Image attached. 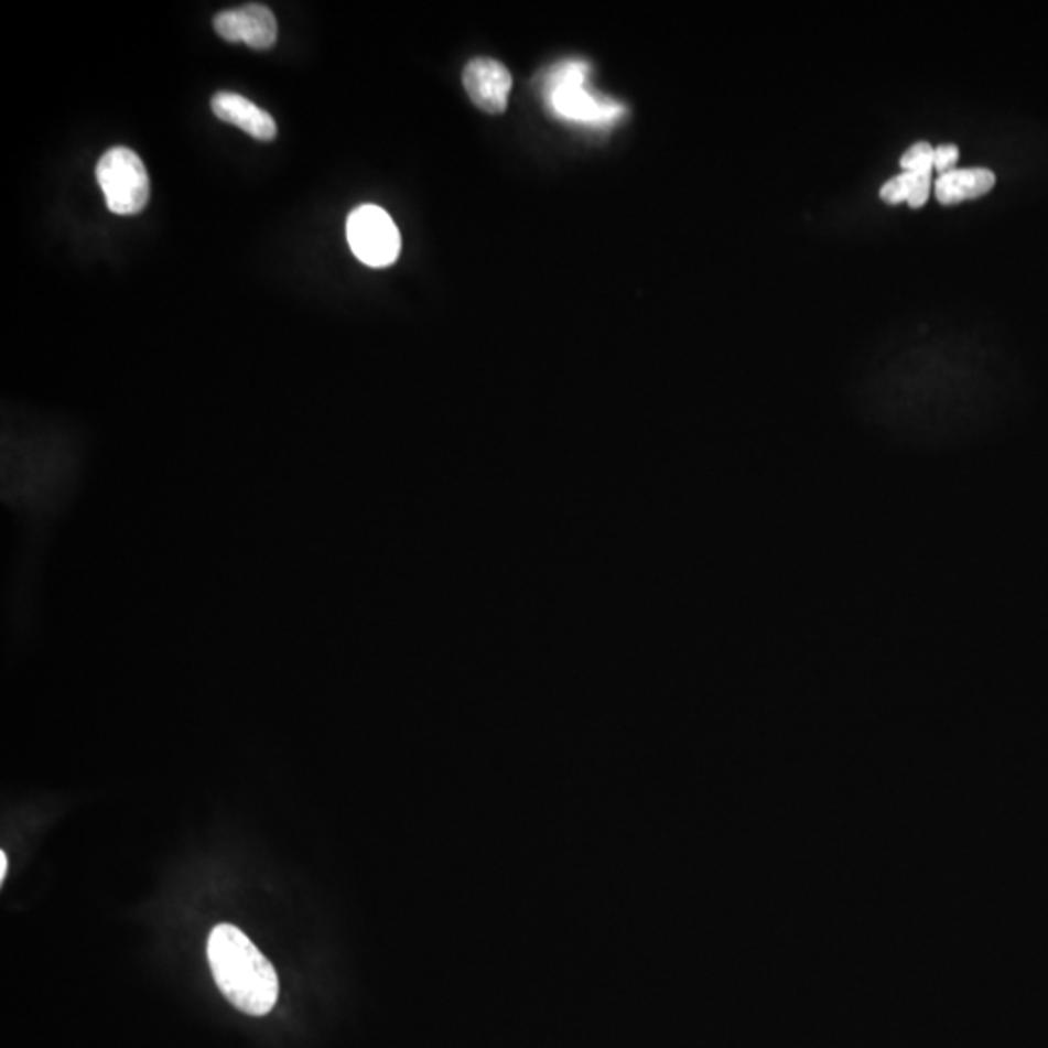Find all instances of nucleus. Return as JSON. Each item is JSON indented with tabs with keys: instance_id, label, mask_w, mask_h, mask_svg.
<instances>
[{
	"instance_id": "3",
	"label": "nucleus",
	"mask_w": 1048,
	"mask_h": 1048,
	"mask_svg": "<svg viewBox=\"0 0 1048 1048\" xmlns=\"http://www.w3.org/2000/svg\"><path fill=\"white\" fill-rule=\"evenodd\" d=\"M99 187L109 210L132 216L144 210L150 201V180L144 163L130 148L115 147L99 158L96 168Z\"/></svg>"
},
{
	"instance_id": "12",
	"label": "nucleus",
	"mask_w": 1048,
	"mask_h": 1048,
	"mask_svg": "<svg viewBox=\"0 0 1048 1048\" xmlns=\"http://www.w3.org/2000/svg\"><path fill=\"white\" fill-rule=\"evenodd\" d=\"M959 162V148L955 144H942L934 148V170L943 175L950 171L958 170L955 165Z\"/></svg>"
},
{
	"instance_id": "5",
	"label": "nucleus",
	"mask_w": 1048,
	"mask_h": 1048,
	"mask_svg": "<svg viewBox=\"0 0 1048 1048\" xmlns=\"http://www.w3.org/2000/svg\"><path fill=\"white\" fill-rule=\"evenodd\" d=\"M214 30L231 43H247L251 50H270L278 37L277 17L264 4H245L224 10L214 18Z\"/></svg>"
},
{
	"instance_id": "11",
	"label": "nucleus",
	"mask_w": 1048,
	"mask_h": 1048,
	"mask_svg": "<svg viewBox=\"0 0 1048 1048\" xmlns=\"http://www.w3.org/2000/svg\"><path fill=\"white\" fill-rule=\"evenodd\" d=\"M909 173V171H907ZM930 188H932V175H919V173H912V187H910L909 204L910 208H920L925 206L930 196Z\"/></svg>"
},
{
	"instance_id": "10",
	"label": "nucleus",
	"mask_w": 1048,
	"mask_h": 1048,
	"mask_svg": "<svg viewBox=\"0 0 1048 1048\" xmlns=\"http://www.w3.org/2000/svg\"><path fill=\"white\" fill-rule=\"evenodd\" d=\"M910 187H912V173L903 171L901 175L887 181L886 185L879 188V198L887 204L907 203Z\"/></svg>"
},
{
	"instance_id": "8",
	"label": "nucleus",
	"mask_w": 1048,
	"mask_h": 1048,
	"mask_svg": "<svg viewBox=\"0 0 1048 1048\" xmlns=\"http://www.w3.org/2000/svg\"><path fill=\"white\" fill-rule=\"evenodd\" d=\"M996 185L994 171L986 168H971V170H953L943 173L934 183L936 198L946 206L965 203L973 198L991 193Z\"/></svg>"
},
{
	"instance_id": "2",
	"label": "nucleus",
	"mask_w": 1048,
	"mask_h": 1048,
	"mask_svg": "<svg viewBox=\"0 0 1048 1048\" xmlns=\"http://www.w3.org/2000/svg\"><path fill=\"white\" fill-rule=\"evenodd\" d=\"M591 66L581 58H568L552 66L542 82L550 111L563 121L586 127H608L627 114L616 99L602 98L588 90Z\"/></svg>"
},
{
	"instance_id": "1",
	"label": "nucleus",
	"mask_w": 1048,
	"mask_h": 1048,
	"mask_svg": "<svg viewBox=\"0 0 1048 1048\" xmlns=\"http://www.w3.org/2000/svg\"><path fill=\"white\" fill-rule=\"evenodd\" d=\"M208 963L222 994L249 1016H267L277 1006L280 981L269 959L231 925H218L208 938Z\"/></svg>"
},
{
	"instance_id": "13",
	"label": "nucleus",
	"mask_w": 1048,
	"mask_h": 1048,
	"mask_svg": "<svg viewBox=\"0 0 1048 1048\" xmlns=\"http://www.w3.org/2000/svg\"><path fill=\"white\" fill-rule=\"evenodd\" d=\"M7 872H9V858H7V853H0V882H4Z\"/></svg>"
},
{
	"instance_id": "9",
	"label": "nucleus",
	"mask_w": 1048,
	"mask_h": 1048,
	"mask_svg": "<svg viewBox=\"0 0 1048 1048\" xmlns=\"http://www.w3.org/2000/svg\"><path fill=\"white\" fill-rule=\"evenodd\" d=\"M903 171L909 173H919V175H932L934 171V148L928 142H917L903 154Z\"/></svg>"
},
{
	"instance_id": "6",
	"label": "nucleus",
	"mask_w": 1048,
	"mask_h": 1048,
	"mask_svg": "<svg viewBox=\"0 0 1048 1048\" xmlns=\"http://www.w3.org/2000/svg\"><path fill=\"white\" fill-rule=\"evenodd\" d=\"M464 88L472 104L489 115L504 114L509 104L512 78L507 66L494 58H472L464 66Z\"/></svg>"
},
{
	"instance_id": "4",
	"label": "nucleus",
	"mask_w": 1048,
	"mask_h": 1048,
	"mask_svg": "<svg viewBox=\"0 0 1048 1048\" xmlns=\"http://www.w3.org/2000/svg\"><path fill=\"white\" fill-rule=\"evenodd\" d=\"M349 249L367 267L382 269L389 267L400 255V231L389 214L374 206L364 204L348 216L346 224Z\"/></svg>"
},
{
	"instance_id": "7",
	"label": "nucleus",
	"mask_w": 1048,
	"mask_h": 1048,
	"mask_svg": "<svg viewBox=\"0 0 1048 1048\" xmlns=\"http://www.w3.org/2000/svg\"><path fill=\"white\" fill-rule=\"evenodd\" d=\"M212 111L220 121L236 125L257 140L277 139V121L272 115L260 109L251 99L244 98L234 91H218L210 101Z\"/></svg>"
}]
</instances>
